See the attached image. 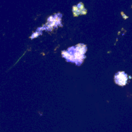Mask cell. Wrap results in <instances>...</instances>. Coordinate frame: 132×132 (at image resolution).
<instances>
[{
  "label": "cell",
  "mask_w": 132,
  "mask_h": 132,
  "mask_svg": "<svg viewBox=\"0 0 132 132\" xmlns=\"http://www.w3.org/2000/svg\"><path fill=\"white\" fill-rule=\"evenodd\" d=\"M87 49V46L85 44H79L62 51V55L67 62H73L79 66L83 63L84 60L86 58Z\"/></svg>",
  "instance_id": "cell-1"
},
{
  "label": "cell",
  "mask_w": 132,
  "mask_h": 132,
  "mask_svg": "<svg viewBox=\"0 0 132 132\" xmlns=\"http://www.w3.org/2000/svg\"><path fill=\"white\" fill-rule=\"evenodd\" d=\"M73 12L75 16H78L80 14H86L87 10L84 8L83 3L80 2L77 6H73Z\"/></svg>",
  "instance_id": "cell-3"
},
{
  "label": "cell",
  "mask_w": 132,
  "mask_h": 132,
  "mask_svg": "<svg viewBox=\"0 0 132 132\" xmlns=\"http://www.w3.org/2000/svg\"><path fill=\"white\" fill-rule=\"evenodd\" d=\"M114 80L116 84L120 86H124L128 83V76L124 71H119L115 75Z\"/></svg>",
  "instance_id": "cell-2"
}]
</instances>
